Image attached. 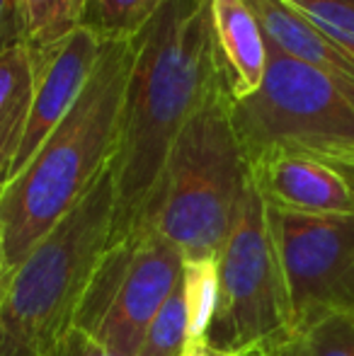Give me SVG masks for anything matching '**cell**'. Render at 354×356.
Masks as SVG:
<instances>
[{
  "label": "cell",
  "mask_w": 354,
  "mask_h": 356,
  "mask_svg": "<svg viewBox=\"0 0 354 356\" xmlns=\"http://www.w3.org/2000/svg\"><path fill=\"white\" fill-rule=\"evenodd\" d=\"M49 356H114V354L102 342H97L92 334H88L86 330L71 325L63 332V337L54 344Z\"/></svg>",
  "instance_id": "obj_20"
},
{
  "label": "cell",
  "mask_w": 354,
  "mask_h": 356,
  "mask_svg": "<svg viewBox=\"0 0 354 356\" xmlns=\"http://www.w3.org/2000/svg\"><path fill=\"white\" fill-rule=\"evenodd\" d=\"M221 85L211 0H168L136 37L109 165L117 192L112 240L134 233L175 138Z\"/></svg>",
  "instance_id": "obj_1"
},
{
  "label": "cell",
  "mask_w": 354,
  "mask_h": 356,
  "mask_svg": "<svg viewBox=\"0 0 354 356\" xmlns=\"http://www.w3.org/2000/svg\"><path fill=\"white\" fill-rule=\"evenodd\" d=\"M34 92V68L24 44L0 51V184L8 179L24 129Z\"/></svg>",
  "instance_id": "obj_13"
},
{
  "label": "cell",
  "mask_w": 354,
  "mask_h": 356,
  "mask_svg": "<svg viewBox=\"0 0 354 356\" xmlns=\"http://www.w3.org/2000/svg\"><path fill=\"white\" fill-rule=\"evenodd\" d=\"M88 0H19V39L29 56L51 51L83 27Z\"/></svg>",
  "instance_id": "obj_14"
},
{
  "label": "cell",
  "mask_w": 354,
  "mask_h": 356,
  "mask_svg": "<svg viewBox=\"0 0 354 356\" xmlns=\"http://www.w3.org/2000/svg\"><path fill=\"white\" fill-rule=\"evenodd\" d=\"M168 0H88L83 27L102 42L136 39Z\"/></svg>",
  "instance_id": "obj_16"
},
{
  "label": "cell",
  "mask_w": 354,
  "mask_h": 356,
  "mask_svg": "<svg viewBox=\"0 0 354 356\" xmlns=\"http://www.w3.org/2000/svg\"><path fill=\"white\" fill-rule=\"evenodd\" d=\"M269 51L354 83V58L287 0H246Z\"/></svg>",
  "instance_id": "obj_12"
},
{
  "label": "cell",
  "mask_w": 354,
  "mask_h": 356,
  "mask_svg": "<svg viewBox=\"0 0 354 356\" xmlns=\"http://www.w3.org/2000/svg\"><path fill=\"white\" fill-rule=\"evenodd\" d=\"M136 356H187V315L182 282L148 325Z\"/></svg>",
  "instance_id": "obj_18"
},
{
  "label": "cell",
  "mask_w": 354,
  "mask_h": 356,
  "mask_svg": "<svg viewBox=\"0 0 354 356\" xmlns=\"http://www.w3.org/2000/svg\"><path fill=\"white\" fill-rule=\"evenodd\" d=\"M211 34L231 102L252 97L265 80L267 44L246 0H211Z\"/></svg>",
  "instance_id": "obj_11"
},
{
  "label": "cell",
  "mask_w": 354,
  "mask_h": 356,
  "mask_svg": "<svg viewBox=\"0 0 354 356\" xmlns=\"http://www.w3.org/2000/svg\"><path fill=\"white\" fill-rule=\"evenodd\" d=\"M117 216L112 168L13 269L0 303V356H49L76 323Z\"/></svg>",
  "instance_id": "obj_4"
},
{
  "label": "cell",
  "mask_w": 354,
  "mask_h": 356,
  "mask_svg": "<svg viewBox=\"0 0 354 356\" xmlns=\"http://www.w3.org/2000/svg\"><path fill=\"white\" fill-rule=\"evenodd\" d=\"M136 39L102 42L73 109L22 170L0 184V238L13 274L112 165Z\"/></svg>",
  "instance_id": "obj_2"
},
{
  "label": "cell",
  "mask_w": 354,
  "mask_h": 356,
  "mask_svg": "<svg viewBox=\"0 0 354 356\" xmlns=\"http://www.w3.org/2000/svg\"><path fill=\"white\" fill-rule=\"evenodd\" d=\"M204 356H233V354H226V352H216V349H209Z\"/></svg>",
  "instance_id": "obj_23"
},
{
  "label": "cell",
  "mask_w": 354,
  "mask_h": 356,
  "mask_svg": "<svg viewBox=\"0 0 354 356\" xmlns=\"http://www.w3.org/2000/svg\"><path fill=\"white\" fill-rule=\"evenodd\" d=\"M287 3H291V5H303V3H313V0H287Z\"/></svg>",
  "instance_id": "obj_24"
},
{
  "label": "cell",
  "mask_w": 354,
  "mask_h": 356,
  "mask_svg": "<svg viewBox=\"0 0 354 356\" xmlns=\"http://www.w3.org/2000/svg\"><path fill=\"white\" fill-rule=\"evenodd\" d=\"M287 286L291 337L330 315H354V216H308L269 207Z\"/></svg>",
  "instance_id": "obj_8"
},
{
  "label": "cell",
  "mask_w": 354,
  "mask_h": 356,
  "mask_svg": "<svg viewBox=\"0 0 354 356\" xmlns=\"http://www.w3.org/2000/svg\"><path fill=\"white\" fill-rule=\"evenodd\" d=\"M354 58V0H313L293 5Z\"/></svg>",
  "instance_id": "obj_19"
},
{
  "label": "cell",
  "mask_w": 354,
  "mask_h": 356,
  "mask_svg": "<svg viewBox=\"0 0 354 356\" xmlns=\"http://www.w3.org/2000/svg\"><path fill=\"white\" fill-rule=\"evenodd\" d=\"M8 282H10V269H8V262H5L3 238H0V303H3L5 291H8Z\"/></svg>",
  "instance_id": "obj_22"
},
{
  "label": "cell",
  "mask_w": 354,
  "mask_h": 356,
  "mask_svg": "<svg viewBox=\"0 0 354 356\" xmlns=\"http://www.w3.org/2000/svg\"><path fill=\"white\" fill-rule=\"evenodd\" d=\"M182 296L187 315V356L209 352V330L218 303V262L216 257L187 259L182 267Z\"/></svg>",
  "instance_id": "obj_15"
},
{
  "label": "cell",
  "mask_w": 354,
  "mask_h": 356,
  "mask_svg": "<svg viewBox=\"0 0 354 356\" xmlns=\"http://www.w3.org/2000/svg\"><path fill=\"white\" fill-rule=\"evenodd\" d=\"M246 356H267V354H260V352H252V354H246Z\"/></svg>",
  "instance_id": "obj_25"
},
{
  "label": "cell",
  "mask_w": 354,
  "mask_h": 356,
  "mask_svg": "<svg viewBox=\"0 0 354 356\" xmlns=\"http://www.w3.org/2000/svg\"><path fill=\"white\" fill-rule=\"evenodd\" d=\"M22 44L19 39V0H0V51Z\"/></svg>",
  "instance_id": "obj_21"
},
{
  "label": "cell",
  "mask_w": 354,
  "mask_h": 356,
  "mask_svg": "<svg viewBox=\"0 0 354 356\" xmlns=\"http://www.w3.org/2000/svg\"><path fill=\"white\" fill-rule=\"evenodd\" d=\"M238 141L252 160L267 150H303L354 163V83L267 49L260 90L231 102Z\"/></svg>",
  "instance_id": "obj_5"
},
{
  "label": "cell",
  "mask_w": 354,
  "mask_h": 356,
  "mask_svg": "<svg viewBox=\"0 0 354 356\" xmlns=\"http://www.w3.org/2000/svg\"><path fill=\"white\" fill-rule=\"evenodd\" d=\"M267 207L308 216H354V163L303 150H267L248 160Z\"/></svg>",
  "instance_id": "obj_9"
},
{
  "label": "cell",
  "mask_w": 354,
  "mask_h": 356,
  "mask_svg": "<svg viewBox=\"0 0 354 356\" xmlns=\"http://www.w3.org/2000/svg\"><path fill=\"white\" fill-rule=\"evenodd\" d=\"M267 356H277V354H267Z\"/></svg>",
  "instance_id": "obj_26"
},
{
  "label": "cell",
  "mask_w": 354,
  "mask_h": 356,
  "mask_svg": "<svg viewBox=\"0 0 354 356\" xmlns=\"http://www.w3.org/2000/svg\"><path fill=\"white\" fill-rule=\"evenodd\" d=\"M248 182L250 170L233 127L231 97L221 85L175 138L136 228L163 235L184 262L218 257Z\"/></svg>",
  "instance_id": "obj_3"
},
{
  "label": "cell",
  "mask_w": 354,
  "mask_h": 356,
  "mask_svg": "<svg viewBox=\"0 0 354 356\" xmlns=\"http://www.w3.org/2000/svg\"><path fill=\"white\" fill-rule=\"evenodd\" d=\"M277 356H354V315H330L279 347Z\"/></svg>",
  "instance_id": "obj_17"
},
{
  "label": "cell",
  "mask_w": 354,
  "mask_h": 356,
  "mask_svg": "<svg viewBox=\"0 0 354 356\" xmlns=\"http://www.w3.org/2000/svg\"><path fill=\"white\" fill-rule=\"evenodd\" d=\"M216 262L218 303L209 347L233 356L274 354L291 339V313L269 225V207L252 179Z\"/></svg>",
  "instance_id": "obj_6"
},
{
  "label": "cell",
  "mask_w": 354,
  "mask_h": 356,
  "mask_svg": "<svg viewBox=\"0 0 354 356\" xmlns=\"http://www.w3.org/2000/svg\"><path fill=\"white\" fill-rule=\"evenodd\" d=\"M102 39L90 29L81 27L76 34L54 47L51 51H44L32 56L34 68V92L29 122L24 129V138L19 145V153L10 170L8 179L15 177L27 165L34 150L42 145L44 138L61 124V119L73 109L81 92L86 90L92 68L97 63ZM5 179V182H8Z\"/></svg>",
  "instance_id": "obj_10"
},
{
  "label": "cell",
  "mask_w": 354,
  "mask_h": 356,
  "mask_svg": "<svg viewBox=\"0 0 354 356\" xmlns=\"http://www.w3.org/2000/svg\"><path fill=\"white\" fill-rule=\"evenodd\" d=\"M182 254L156 230L136 228L112 240L90 277L73 325L114 356H136L148 325L182 282Z\"/></svg>",
  "instance_id": "obj_7"
}]
</instances>
